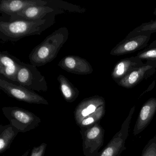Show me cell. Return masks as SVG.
<instances>
[{"instance_id":"obj_1","label":"cell","mask_w":156,"mask_h":156,"mask_svg":"<svg viewBox=\"0 0 156 156\" xmlns=\"http://www.w3.org/2000/svg\"><path fill=\"white\" fill-rule=\"evenodd\" d=\"M61 13H52L43 19L36 20H17L0 22V39L4 42H16L22 38L40 35L55 23V16Z\"/></svg>"},{"instance_id":"obj_2","label":"cell","mask_w":156,"mask_h":156,"mask_svg":"<svg viewBox=\"0 0 156 156\" xmlns=\"http://www.w3.org/2000/svg\"><path fill=\"white\" fill-rule=\"evenodd\" d=\"M69 35L67 28L62 27L48 35L34 47L29 55L31 64L35 67H40L51 62L67 41Z\"/></svg>"},{"instance_id":"obj_3","label":"cell","mask_w":156,"mask_h":156,"mask_svg":"<svg viewBox=\"0 0 156 156\" xmlns=\"http://www.w3.org/2000/svg\"><path fill=\"white\" fill-rule=\"evenodd\" d=\"M4 116L10 124L20 132L25 133L37 128L41 119L32 112L18 107H4L2 108Z\"/></svg>"},{"instance_id":"obj_4","label":"cell","mask_w":156,"mask_h":156,"mask_svg":"<svg viewBox=\"0 0 156 156\" xmlns=\"http://www.w3.org/2000/svg\"><path fill=\"white\" fill-rule=\"evenodd\" d=\"M17 82L31 91L45 92L48 90L45 77L39 72L37 67L23 62L17 74Z\"/></svg>"},{"instance_id":"obj_5","label":"cell","mask_w":156,"mask_h":156,"mask_svg":"<svg viewBox=\"0 0 156 156\" xmlns=\"http://www.w3.org/2000/svg\"><path fill=\"white\" fill-rule=\"evenodd\" d=\"M0 89L9 96L19 101L37 105H48V101L41 96L33 91L29 90L21 85L14 84L0 79Z\"/></svg>"},{"instance_id":"obj_6","label":"cell","mask_w":156,"mask_h":156,"mask_svg":"<svg viewBox=\"0 0 156 156\" xmlns=\"http://www.w3.org/2000/svg\"><path fill=\"white\" fill-rule=\"evenodd\" d=\"M135 107L131 108L128 115L121 126V129L108 142L107 146L95 156H120L126 150L125 143L128 136L129 129Z\"/></svg>"},{"instance_id":"obj_7","label":"cell","mask_w":156,"mask_h":156,"mask_svg":"<svg viewBox=\"0 0 156 156\" xmlns=\"http://www.w3.org/2000/svg\"><path fill=\"white\" fill-rule=\"evenodd\" d=\"M85 156H95L104 142L105 130L99 123L91 127L80 130Z\"/></svg>"},{"instance_id":"obj_8","label":"cell","mask_w":156,"mask_h":156,"mask_svg":"<svg viewBox=\"0 0 156 156\" xmlns=\"http://www.w3.org/2000/svg\"><path fill=\"white\" fill-rule=\"evenodd\" d=\"M151 34L127 37L118 44L110 51L114 56H120L135 52L146 48L150 40Z\"/></svg>"},{"instance_id":"obj_9","label":"cell","mask_w":156,"mask_h":156,"mask_svg":"<svg viewBox=\"0 0 156 156\" xmlns=\"http://www.w3.org/2000/svg\"><path fill=\"white\" fill-rule=\"evenodd\" d=\"M156 72V65L145 62L141 66L133 69L117 84L124 88H133L143 80L153 75Z\"/></svg>"},{"instance_id":"obj_10","label":"cell","mask_w":156,"mask_h":156,"mask_svg":"<svg viewBox=\"0 0 156 156\" xmlns=\"http://www.w3.org/2000/svg\"><path fill=\"white\" fill-rule=\"evenodd\" d=\"M65 12L60 9H54L47 6H31L9 16L8 22L17 20H41L52 13L59 12L63 13Z\"/></svg>"},{"instance_id":"obj_11","label":"cell","mask_w":156,"mask_h":156,"mask_svg":"<svg viewBox=\"0 0 156 156\" xmlns=\"http://www.w3.org/2000/svg\"><path fill=\"white\" fill-rule=\"evenodd\" d=\"M58 66L68 73L80 75L91 74L94 71L89 62L77 55H69L63 57L59 62Z\"/></svg>"},{"instance_id":"obj_12","label":"cell","mask_w":156,"mask_h":156,"mask_svg":"<svg viewBox=\"0 0 156 156\" xmlns=\"http://www.w3.org/2000/svg\"><path fill=\"white\" fill-rule=\"evenodd\" d=\"M105 105V98L98 95L83 99L76 107L74 112L75 119L78 126L83 119L96 111L101 106Z\"/></svg>"},{"instance_id":"obj_13","label":"cell","mask_w":156,"mask_h":156,"mask_svg":"<svg viewBox=\"0 0 156 156\" xmlns=\"http://www.w3.org/2000/svg\"><path fill=\"white\" fill-rule=\"evenodd\" d=\"M23 62L7 51L0 53V73L13 82H17V74Z\"/></svg>"},{"instance_id":"obj_14","label":"cell","mask_w":156,"mask_h":156,"mask_svg":"<svg viewBox=\"0 0 156 156\" xmlns=\"http://www.w3.org/2000/svg\"><path fill=\"white\" fill-rule=\"evenodd\" d=\"M47 0H2L0 11L2 14L11 16L31 6H46Z\"/></svg>"},{"instance_id":"obj_15","label":"cell","mask_w":156,"mask_h":156,"mask_svg":"<svg viewBox=\"0 0 156 156\" xmlns=\"http://www.w3.org/2000/svg\"><path fill=\"white\" fill-rule=\"evenodd\" d=\"M144 64L143 61L135 56L121 59L114 66L111 72V77L117 84L133 69L141 66Z\"/></svg>"},{"instance_id":"obj_16","label":"cell","mask_w":156,"mask_h":156,"mask_svg":"<svg viewBox=\"0 0 156 156\" xmlns=\"http://www.w3.org/2000/svg\"><path fill=\"white\" fill-rule=\"evenodd\" d=\"M156 112V98H151L143 105L134 129V135L143 131L149 124Z\"/></svg>"},{"instance_id":"obj_17","label":"cell","mask_w":156,"mask_h":156,"mask_svg":"<svg viewBox=\"0 0 156 156\" xmlns=\"http://www.w3.org/2000/svg\"><path fill=\"white\" fill-rule=\"evenodd\" d=\"M19 133V130L11 124L0 126L1 154L4 153L10 147L12 143Z\"/></svg>"},{"instance_id":"obj_18","label":"cell","mask_w":156,"mask_h":156,"mask_svg":"<svg viewBox=\"0 0 156 156\" xmlns=\"http://www.w3.org/2000/svg\"><path fill=\"white\" fill-rule=\"evenodd\" d=\"M60 83V90L65 101L68 103H73L77 99L79 94V91L75 86L62 75L57 77Z\"/></svg>"},{"instance_id":"obj_19","label":"cell","mask_w":156,"mask_h":156,"mask_svg":"<svg viewBox=\"0 0 156 156\" xmlns=\"http://www.w3.org/2000/svg\"><path fill=\"white\" fill-rule=\"evenodd\" d=\"M105 113V105L99 108L96 111L83 119L78 126L81 130L91 127L96 124L99 123Z\"/></svg>"},{"instance_id":"obj_20","label":"cell","mask_w":156,"mask_h":156,"mask_svg":"<svg viewBox=\"0 0 156 156\" xmlns=\"http://www.w3.org/2000/svg\"><path fill=\"white\" fill-rule=\"evenodd\" d=\"M46 6L54 9H60L64 11L69 12L83 13L86 12L85 9L77 5H73L71 3H67L60 0H47Z\"/></svg>"},{"instance_id":"obj_21","label":"cell","mask_w":156,"mask_h":156,"mask_svg":"<svg viewBox=\"0 0 156 156\" xmlns=\"http://www.w3.org/2000/svg\"><path fill=\"white\" fill-rule=\"evenodd\" d=\"M156 33V19L150 22L144 23L131 31L126 36L131 37L139 34Z\"/></svg>"},{"instance_id":"obj_22","label":"cell","mask_w":156,"mask_h":156,"mask_svg":"<svg viewBox=\"0 0 156 156\" xmlns=\"http://www.w3.org/2000/svg\"><path fill=\"white\" fill-rule=\"evenodd\" d=\"M135 56L141 61L156 65V47H148L138 53Z\"/></svg>"},{"instance_id":"obj_23","label":"cell","mask_w":156,"mask_h":156,"mask_svg":"<svg viewBox=\"0 0 156 156\" xmlns=\"http://www.w3.org/2000/svg\"><path fill=\"white\" fill-rule=\"evenodd\" d=\"M47 144L43 143L37 147H34L30 156H44Z\"/></svg>"},{"instance_id":"obj_24","label":"cell","mask_w":156,"mask_h":156,"mask_svg":"<svg viewBox=\"0 0 156 156\" xmlns=\"http://www.w3.org/2000/svg\"><path fill=\"white\" fill-rule=\"evenodd\" d=\"M142 156H156V144L152 143L146 148Z\"/></svg>"},{"instance_id":"obj_25","label":"cell","mask_w":156,"mask_h":156,"mask_svg":"<svg viewBox=\"0 0 156 156\" xmlns=\"http://www.w3.org/2000/svg\"><path fill=\"white\" fill-rule=\"evenodd\" d=\"M148 47H156V40H154V41H153L149 45H148Z\"/></svg>"},{"instance_id":"obj_26","label":"cell","mask_w":156,"mask_h":156,"mask_svg":"<svg viewBox=\"0 0 156 156\" xmlns=\"http://www.w3.org/2000/svg\"><path fill=\"white\" fill-rule=\"evenodd\" d=\"M30 150H28L27 151H25L22 155L21 156H28L30 153Z\"/></svg>"},{"instance_id":"obj_27","label":"cell","mask_w":156,"mask_h":156,"mask_svg":"<svg viewBox=\"0 0 156 156\" xmlns=\"http://www.w3.org/2000/svg\"><path fill=\"white\" fill-rule=\"evenodd\" d=\"M153 14H154L155 16H156V8H155V9H154V12H153Z\"/></svg>"},{"instance_id":"obj_28","label":"cell","mask_w":156,"mask_h":156,"mask_svg":"<svg viewBox=\"0 0 156 156\" xmlns=\"http://www.w3.org/2000/svg\"><path fill=\"white\" fill-rule=\"evenodd\" d=\"M4 156V155H3V156Z\"/></svg>"}]
</instances>
